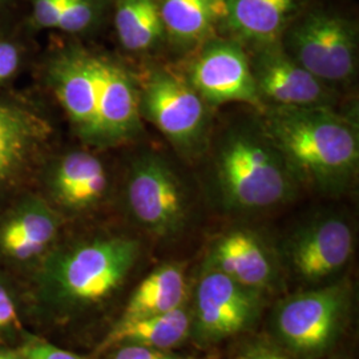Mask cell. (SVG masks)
Masks as SVG:
<instances>
[{
  "mask_svg": "<svg viewBox=\"0 0 359 359\" xmlns=\"http://www.w3.org/2000/svg\"><path fill=\"white\" fill-rule=\"evenodd\" d=\"M185 298V278L176 265L161 266L151 273L129 299L121 321L137 320L173 311Z\"/></svg>",
  "mask_w": 359,
  "mask_h": 359,
  "instance_id": "obj_21",
  "label": "cell"
},
{
  "mask_svg": "<svg viewBox=\"0 0 359 359\" xmlns=\"http://www.w3.org/2000/svg\"><path fill=\"white\" fill-rule=\"evenodd\" d=\"M65 0H32V18L39 28H57Z\"/></svg>",
  "mask_w": 359,
  "mask_h": 359,
  "instance_id": "obj_24",
  "label": "cell"
},
{
  "mask_svg": "<svg viewBox=\"0 0 359 359\" xmlns=\"http://www.w3.org/2000/svg\"><path fill=\"white\" fill-rule=\"evenodd\" d=\"M0 359H20V357L13 351H0Z\"/></svg>",
  "mask_w": 359,
  "mask_h": 359,
  "instance_id": "obj_30",
  "label": "cell"
},
{
  "mask_svg": "<svg viewBox=\"0 0 359 359\" xmlns=\"http://www.w3.org/2000/svg\"><path fill=\"white\" fill-rule=\"evenodd\" d=\"M48 133L40 116L16 104L0 103V189L22 172Z\"/></svg>",
  "mask_w": 359,
  "mask_h": 359,
  "instance_id": "obj_15",
  "label": "cell"
},
{
  "mask_svg": "<svg viewBox=\"0 0 359 359\" xmlns=\"http://www.w3.org/2000/svg\"><path fill=\"white\" fill-rule=\"evenodd\" d=\"M302 0H226L219 28L229 38L253 48L280 43L283 32L301 13Z\"/></svg>",
  "mask_w": 359,
  "mask_h": 359,
  "instance_id": "obj_14",
  "label": "cell"
},
{
  "mask_svg": "<svg viewBox=\"0 0 359 359\" xmlns=\"http://www.w3.org/2000/svg\"><path fill=\"white\" fill-rule=\"evenodd\" d=\"M99 72L97 144H117L137 136L142 114L136 79L115 60L96 56Z\"/></svg>",
  "mask_w": 359,
  "mask_h": 359,
  "instance_id": "obj_10",
  "label": "cell"
},
{
  "mask_svg": "<svg viewBox=\"0 0 359 359\" xmlns=\"http://www.w3.org/2000/svg\"><path fill=\"white\" fill-rule=\"evenodd\" d=\"M116 35L124 50L145 53L165 41L158 0H115Z\"/></svg>",
  "mask_w": 359,
  "mask_h": 359,
  "instance_id": "obj_20",
  "label": "cell"
},
{
  "mask_svg": "<svg viewBox=\"0 0 359 359\" xmlns=\"http://www.w3.org/2000/svg\"><path fill=\"white\" fill-rule=\"evenodd\" d=\"M140 114L179 152L196 156L206 142L208 104L187 79L161 67H152L136 79Z\"/></svg>",
  "mask_w": 359,
  "mask_h": 359,
  "instance_id": "obj_5",
  "label": "cell"
},
{
  "mask_svg": "<svg viewBox=\"0 0 359 359\" xmlns=\"http://www.w3.org/2000/svg\"><path fill=\"white\" fill-rule=\"evenodd\" d=\"M50 185L63 205L86 208L103 197L108 175L99 157L86 151H74L53 164Z\"/></svg>",
  "mask_w": 359,
  "mask_h": 359,
  "instance_id": "obj_17",
  "label": "cell"
},
{
  "mask_svg": "<svg viewBox=\"0 0 359 359\" xmlns=\"http://www.w3.org/2000/svg\"><path fill=\"white\" fill-rule=\"evenodd\" d=\"M262 128L297 184L321 192L345 191L358 173L357 124L333 107L266 105Z\"/></svg>",
  "mask_w": 359,
  "mask_h": 359,
  "instance_id": "obj_1",
  "label": "cell"
},
{
  "mask_svg": "<svg viewBox=\"0 0 359 359\" xmlns=\"http://www.w3.org/2000/svg\"><path fill=\"white\" fill-rule=\"evenodd\" d=\"M127 201L135 218L160 236L175 233L185 217L182 185L170 165L157 154H142L132 163Z\"/></svg>",
  "mask_w": 359,
  "mask_h": 359,
  "instance_id": "obj_7",
  "label": "cell"
},
{
  "mask_svg": "<svg viewBox=\"0 0 359 359\" xmlns=\"http://www.w3.org/2000/svg\"><path fill=\"white\" fill-rule=\"evenodd\" d=\"M354 236L344 218L325 217L295 234L289 248L292 264L309 281L341 269L353 255Z\"/></svg>",
  "mask_w": 359,
  "mask_h": 359,
  "instance_id": "obj_11",
  "label": "cell"
},
{
  "mask_svg": "<svg viewBox=\"0 0 359 359\" xmlns=\"http://www.w3.org/2000/svg\"><path fill=\"white\" fill-rule=\"evenodd\" d=\"M212 259L216 269L243 286H265L273 276L268 252L253 233L233 231L218 240Z\"/></svg>",
  "mask_w": 359,
  "mask_h": 359,
  "instance_id": "obj_19",
  "label": "cell"
},
{
  "mask_svg": "<svg viewBox=\"0 0 359 359\" xmlns=\"http://www.w3.org/2000/svg\"><path fill=\"white\" fill-rule=\"evenodd\" d=\"M215 172L226 205L264 209L287 201L297 181L262 126L233 128L219 142Z\"/></svg>",
  "mask_w": 359,
  "mask_h": 359,
  "instance_id": "obj_2",
  "label": "cell"
},
{
  "mask_svg": "<svg viewBox=\"0 0 359 359\" xmlns=\"http://www.w3.org/2000/svg\"><path fill=\"white\" fill-rule=\"evenodd\" d=\"M341 310L342 293L335 287L297 297L280 313V333L298 351L320 350L333 338Z\"/></svg>",
  "mask_w": 359,
  "mask_h": 359,
  "instance_id": "obj_12",
  "label": "cell"
},
{
  "mask_svg": "<svg viewBox=\"0 0 359 359\" xmlns=\"http://www.w3.org/2000/svg\"><path fill=\"white\" fill-rule=\"evenodd\" d=\"M18 322V313L10 293L0 285V330Z\"/></svg>",
  "mask_w": 359,
  "mask_h": 359,
  "instance_id": "obj_28",
  "label": "cell"
},
{
  "mask_svg": "<svg viewBox=\"0 0 359 359\" xmlns=\"http://www.w3.org/2000/svg\"><path fill=\"white\" fill-rule=\"evenodd\" d=\"M240 359H289L280 350L269 346L250 347L246 350Z\"/></svg>",
  "mask_w": 359,
  "mask_h": 359,
  "instance_id": "obj_29",
  "label": "cell"
},
{
  "mask_svg": "<svg viewBox=\"0 0 359 359\" xmlns=\"http://www.w3.org/2000/svg\"><path fill=\"white\" fill-rule=\"evenodd\" d=\"M25 359H84L74 353L65 351L63 348L53 346L50 344H34L27 347Z\"/></svg>",
  "mask_w": 359,
  "mask_h": 359,
  "instance_id": "obj_26",
  "label": "cell"
},
{
  "mask_svg": "<svg viewBox=\"0 0 359 359\" xmlns=\"http://www.w3.org/2000/svg\"><path fill=\"white\" fill-rule=\"evenodd\" d=\"M256 304L243 285L219 270L201 278L197 292V317L201 332L213 338L238 333L250 322Z\"/></svg>",
  "mask_w": 359,
  "mask_h": 359,
  "instance_id": "obj_13",
  "label": "cell"
},
{
  "mask_svg": "<svg viewBox=\"0 0 359 359\" xmlns=\"http://www.w3.org/2000/svg\"><path fill=\"white\" fill-rule=\"evenodd\" d=\"M59 219L50 206L29 200L16 208L0 228V249L16 259L43 253L55 240Z\"/></svg>",
  "mask_w": 359,
  "mask_h": 359,
  "instance_id": "obj_18",
  "label": "cell"
},
{
  "mask_svg": "<svg viewBox=\"0 0 359 359\" xmlns=\"http://www.w3.org/2000/svg\"><path fill=\"white\" fill-rule=\"evenodd\" d=\"M50 80L57 100L87 142L97 144L99 72L96 56L71 50L53 60Z\"/></svg>",
  "mask_w": 359,
  "mask_h": 359,
  "instance_id": "obj_9",
  "label": "cell"
},
{
  "mask_svg": "<svg viewBox=\"0 0 359 359\" xmlns=\"http://www.w3.org/2000/svg\"><path fill=\"white\" fill-rule=\"evenodd\" d=\"M197 48L182 76L208 105L244 103L258 112L266 108L258 95L249 56L241 43L215 36Z\"/></svg>",
  "mask_w": 359,
  "mask_h": 359,
  "instance_id": "obj_6",
  "label": "cell"
},
{
  "mask_svg": "<svg viewBox=\"0 0 359 359\" xmlns=\"http://www.w3.org/2000/svg\"><path fill=\"white\" fill-rule=\"evenodd\" d=\"M3 3H4V0H0V6H1V4H3Z\"/></svg>",
  "mask_w": 359,
  "mask_h": 359,
  "instance_id": "obj_31",
  "label": "cell"
},
{
  "mask_svg": "<svg viewBox=\"0 0 359 359\" xmlns=\"http://www.w3.org/2000/svg\"><path fill=\"white\" fill-rule=\"evenodd\" d=\"M112 359H187L170 355L160 351L158 348L140 346V345H129L118 350Z\"/></svg>",
  "mask_w": 359,
  "mask_h": 359,
  "instance_id": "obj_27",
  "label": "cell"
},
{
  "mask_svg": "<svg viewBox=\"0 0 359 359\" xmlns=\"http://www.w3.org/2000/svg\"><path fill=\"white\" fill-rule=\"evenodd\" d=\"M259 97L274 107H333V87L313 76L281 41L256 47L249 57Z\"/></svg>",
  "mask_w": 359,
  "mask_h": 359,
  "instance_id": "obj_8",
  "label": "cell"
},
{
  "mask_svg": "<svg viewBox=\"0 0 359 359\" xmlns=\"http://www.w3.org/2000/svg\"><path fill=\"white\" fill-rule=\"evenodd\" d=\"M19 63V48L10 41H0V84H3L13 76L18 71Z\"/></svg>",
  "mask_w": 359,
  "mask_h": 359,
  "instance_id": "obj_25",
  "label": "cell"
},
{
  "mask_svg": "<svg viewBox=\"0 0 359 359\" xmlns=\"http://www.w3.org/2000/svg\"><path fill=\"white\" fill-rule=\"evenodd\" d=\"M283 50L329 87L350 83L358 68V25L325 8L299 13L281 38Z\"/></svg>",
  "mask_w": 359,
  "mask_h": 359,
  "instance_id": "obj_3",
  "label": "cell"
},
{
  "mask_svg": "<svg viewBox=\"0 0 359 359\" xmlns=\"http://www.w3.org/2000/svg\"><path fill=\"white\" fill-rule=\"evenodd\" d=\"M188 330V314L179 308L158 316L120 321L109 334L107 344L128 342L130 345L167 348L181 342L187 337Z\"/></svg>",
  "mask_w": 359,
  "mask_h": 359,
  "instance_id": "obj_22",
  "label": "cell"
},
{
  "mask_svg": "<svg viewBox=\"0 0 359 359\" xmlns=\"http://www.w3.org/2000/svg\"><path fill=\"white\" fill-rule=\"evenodd\" d=\"M105 6V0H65L56 29L67 34L86 32L97 26Z\"/></svg>",
  "mask_w": 359,
  "mask_h": 359,
  "instance_id": "obj_23",
  "label": "cell"
},
{
  "mask_svg": "<svg viewBox=\"0 0 359 359\" xmlns=\"http://www.w3.org/2000/svg\"><path fill=\"white\" fill-rule=\"evenodd\" d=\"M137 256L139 244L135 240H96L52 256L44 278L48 290L59 299L96 302L123 283Z\"/></svg>",
  "mask_w": 359,
  "mask_h": 359,
  "instance_id": "obj_4",
  "label": "cell"
},
{
  "mask_svg": "<svg viewBox=\"0 0 359 359\" xmlns=\"http://www.w3.org/2000/svg\"><path fill=\"white\" fill-rule=\"evenodd\" d=\"M165 40L197 48L215 38L226 13V0H158Z\"/></svg>",
  "mask_w": 359,
  "mask_h": 359,
  "instance_id": "obj_16",
  "label": "cell"
}]
</instances>
